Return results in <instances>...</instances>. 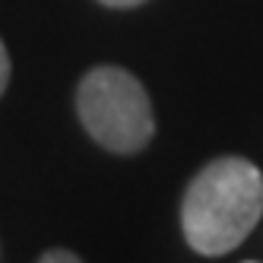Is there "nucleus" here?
Returning <instances> with one entry per match:
<instances>
[{
  "instance_id": "obj_1",
  "label": "nucleus",
  "mask_w": 263,
  "mask_h": 263,
  "mask_svg": "<svg viewBox=\"0 0 263 263\" xmlns=\"http://www.w3.org/2000/svg\"><path fill=\"white\" fill-rule=\"evenodd\" d=\"M263 213V175L241 156L210 162L181 200L187 244L203 257H222L254 232Z\"/></svg>"
},
{
  "instance_id": "obj_2",
  "label": "nucleus",
  "mask_w": 263,
  "mask_h": 263,
  "mask_svg": "<svg viewBox=\"0 0 263 263\" xmlns=\"http://www.w3.org/2000/svg\"><path fill=\"white\" fill-rule=\"evenodd\" d=\"M77 115L108 153L134 156L153 140L156 118L143 83L124 67L89 70L77 89Z\"/></svg>"
},
{
  "instance_id": "obj_3",
  "label": "nucleus",
  "mask_w": 263,
  "mask_h": 263,
  "mask_svg": "<svg viewBox=\"0 0 263 263\" xmlns=\"http://www.w3.org/2000/svg\"><path fill=\"white\" fill-rule=\"evenodd\" d=\"M42 263H80V254H70V251H45Z\"/></svg>"
},
{
  "instance_id": "obj_4",
  "label": "nucleus",
  "mask_w": 263,
  "mask_h": 263,
  "mask_svg": "<svg viewBox=\"0 0 263 263\" xmlns=\"http://www.w3.org/2000/svg\"><path fill=\"white\" fill-rule=\"evenodd\" d=\"M7 83H10V54H7V45L0 42V96L7 92Z\"/></svg>"
},
{
  "instance_id": "obj_5",
  "label": "nucleus",
  "mask_w": 263,
  "mask_h": 263,
  "mask_svg": "<svg viewBox=\"0 0 263 263\" xmlns=\"http://www.w3.org/2000/svg\"><path fill=\"white\" fill-rule=\"evenodd\" d=\"M99 4L115 7V10H127V7H140V4H146V0H99Z\"/></svg>"
}]
</instances>
